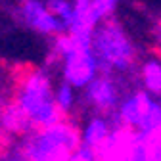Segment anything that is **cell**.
I'll list each match as a JSON object with an SVG mask.
<instances>
[{
    "label": "cell",
    "mask_w": 161,
    "mask_h": 161,
    "mask_svg": "<svg viewBox=\"0 0 161 161\" xmlns=\"http://www.w3.org/2000/svg\"><path fill=\"white\" fill-rule=\"evenodd\" d=\"M117 161H159V140L150 134L129 132L127 144Z\"/></svg>",
    "instance_id": "30bf717a"
},
{
    "label": "cell",
    "mask_w": 161,
    "mask_h": 161,
    "mask_svg": "<svg viewBox=\"0 0 161 161\" xmlns=\"http://www.w3.org/2000/svg\"><path fill=\"white\" fill-rule=\"evenodd\" d=\"M14 86V71L0 64V100H10Z\"/></svg>",
    "instance_id": "5bb4252c"
},
{
    "label": "cell",
    "mask_w": 161,
    "mask_h": 161,
    "mask_svg": "<svg viewBox=\"0 0 161 161\" xmlns=\"http://www.w3.org/2000/svg\"><path fill=\"white\" fill-rule=\"evenodd\" d=\"M121 0H92V14H94V19L100 23L104 19L111 17L117 10Z\"/></svg>",
    "instance_id": "4fadbf2b"
},
{
    "label": "cell",
    "mask_w": 161,
    "mask_h": 161,
    "mask_svg": "<svg viewBox=\"0 0 161 161\" xmlns=\"http://www.w3.org/2000/svg\"><path fill=\"white\" fill-rule=\"evenodd\" d=\"M115 123L127 132L157 136L161 127V102L142 88L130 85L119 100V106L111 115Z\"/></svg>",
    "instance_id": "5b68a950"
},
{
    "label": "cell",
    "mask_w": 161,
    "mask_h": 161,
    "mask_svg": "<svg viewBox=\"0 0 161 161\" xmlns=\"http://www.w3.org/2000/svg\"><path fill=\"white\" fill-rule=\"evenodd\" d=\"M0 161H27L19 142H12L0 148Z\"/></svg>",
    "instance_id": "9a60e30c"
},
{
    "label": "cell",
    "mask_w": 161,
    "mask_h": 161,
    "mask_svg": "<svg viewBox=\"0 0 161 161\" xmlns=\"http://www.w3.org/2000/svg\"><path fill=\"white\" fill-rule=\"evenodd\" d=\"M46 6L50 14L58 19V23L62 25L64 33H67L73 21V2L71 0H46Z\"/></svg>",
    "instance_id": "7c38bea8"
},
{
    "label": "cell",
    "mask_w": 161,
    "mask_h": 161,
    "mask_svg": "<svg viewBox=\"0 0 161 161\" xmlns=\"http://www.w3.org/2000/svg\"><path fill=\"white\" fill-rule=\"evenodd\" d=\"M130 85L132 80L129 79H121L109 73H100L80 90V113L113 115L121 96Z\"/></svg>",
    "instance_id": "8992f818"
},
{
    "label": "cell",
    "mask_w": 161,
    "mask_h": 161,
    "mask_svg": "<svg viewBox=\"0 0 161 161\" xmlns=\"http://www.w3.org/2000/svg\"><path fill=\"white\" fill-rule=\"evenodd\" d=\"M69 161H102V159H100L98 152H94V150H90V148H86L83 144H79L75 148V152L71 153Z\"/></svg>",
    "instance_id": "2e32d148"
},
{
    "label": "cell",
    "mask_w": 161,
    "mask_h": 161,
    "mask_svg": "<svg viewBox=\"0 0 161 161\" xmlns=\"http://www.w3.org/2000/svg\"><path fill=\"white\" fill-rule=\"evenodd\" d=\"M54 104L62 115V119L77 121L80 115V90L73 88L71 85L56 79L54 85Z\"/></svg>",
    "instance_id": "8fae6325"
},
{
    "label": "cell",
    "mask_w": 161,
    "mask_h": 161,
    "mask_svg": "<svg viewBox=\"0 0 161 161\" xmlns=\"http://www.w3.org/2000/svg\"><path fill=\"white\" fill-rule=\"evenodd\" d=\"M56 75L48 65H31L14 73L10 102L21 113L31 129H44L62 121L54 104Z\"/></svg>",
    "instance_id": "6da1fadb"
},
{
    "label": "cell",
    "mask_w": 161,
    "mask_h": 161,
    "mask_svg": "<svg viewBox=\"0 0 161 161\" xmlns=\"http://www.w3.org/2000/svg\"><path fill=\"white\" fill-rule=\"evenodd\" d=\"M44 65L52 69L56 79L71 85L77 90H83L92 79L102 73L92 54L90 40L77 38L69 33H62L50 38Z\"/></svg>",
    "instance_id": "3957f363"
},
{
    "label": "cell",
    "mask_w": 161,
    "mask_h": 161,
    "mask_svg": "<svg viewBox=\"0 0 161 161\" xmlns=\"http://www.w3.org/2000/svg\"><path fill=\"white\" fill-rule=\"evenodd\" d=\"M17 142L27 161H69L79 146L77 121L62 119L50 127L33 129Z\"/></svg>",
    "instance_id": "277c9868"
},
{
    "label": "cell",
    "mask_w": 161,
    "mask_h": 161,
    "mask_svg": "<svg viewBox=\"0 0 161 161\" xmlns=\"http://www.w3.org/2000/svg\"><path fill=\"white\" fill-rule=\"evenodd\" d=\"M132 85L153 96L161 94V59L155 50L138 58L132 73Z\"/></svg>",
    "instance_id": "9c48e42d"
},
{
    "label": "cell",
    "mask_w": 161,
    "mask_h": 161,
    "mask_svg": "<svg viewBox=\"0 0 161 161\" xmlns=\"http://www.w3.org/2000/svg\"><path fill=\"white\" fill-rule=\"evenodd\" d=\"M15 17L25 29L33 31L38 36H44L48 40L64 33L58 19L50 14L46 0H17Z\"/></svg>",
    "instance_id": "52a82bcc"
},
{
    "label": "cell",
    "mask_w": 161,
    "mask_h": 161,
    "mask_svg": "<svg viewBox=\"0 0 161 161\" xmlns=\"http://www.w3.org/2000/svg\"><path fill=\"white\" fill-rule=\"evenodd\" d=\"M90 48L102 73L132 80L136 62L142 54L123 21L115 15L100 21L90 33Z\"/></svg>",
    "instance_id": "7a4b0ae2"
},
{
    "label": "cell",
    "mask_w": 161,
    "mask_h": 161,
    "mask_svg": "<svg viewBox=\"0 0 161 161\" xmlns=\"http://www.w3.org/2000/svg\"><path fill=\"white\" fill-rule=\"evenodd\" d=\"M117 123L111 115L102 113H80L77 119V130H79V144H83L98 155L106 148L108 140L111 138Z\"/></svg>",
    "instance_id": "ba28073f"
}]
</instances>
